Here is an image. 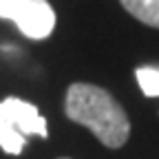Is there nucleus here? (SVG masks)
Returning a JSON list of instances; mask_svg holds the SVG:
<instances>
[{
	"label": "nucleus",
	"instance_id": "nucleus-7",
	"mask_svg": "<svg viewBox=\"0 0 159 159\" xmlns=\"http://www.w3.org/2000/svg\"><path fill=\"white\" fill-rule=\"evenodd\" d=\"M60 159H69V157H60Z\"/></svg>",
	"mask_w": 159,
	"mask_h": 159
},
{
	"label": "nucleus",
	"instance_id": "nucleus-2",
	"mask_svg": "<svg viewBox=\"0 0 159 159\" xmlns=\"http://www.w3.org/2000/svg\"><path fill=\"white\" fill-rule=\"evenodd\" d=\"M0 18L13 22L29 40H44L55 29V11L47 0H0Z\"/></svg>",
	"mask_w": 159,
	"mask_h": 159
},
{
	"label": "nucleus",
	"instance_id": "nucleus-4",
	"mask_svg": "<svg viewBox=\"0 0 159 159\" xmlns=\"http://www.w3.org/2000/svg\"><path fill=\"white\" fill-rule=\"evenodd\" d=\"M119 2L139 22L159 29V0H119Z\"/></svg>",
	"mask_w": 159,
	"mask_h": 159
},
{
	"label": "nucleus",
	"instance_id": "nucleus-6",
	"mask_svg": "<svg viewBox=\"0 0 159 159\" xmlns=\"http://www.w3.org/2000/svg\"><path fill=\"white\" fill-rule=\"evenodd\" d=\"M135 75H137V82L142 86L144 95L159 97V66H139Z\"/></svg>",
	"mask_w": 159,
	"mask_h": 159
},
{
	"label": "nucleus",
	"instance_id": "nucleus-3",
	"mask_svg": "<svg viewBox=\"0 0 159 159\" xmlns=\"http://www.w3.org/2000/svg\"><path fill=\"white\" fill-rule=\"evenodd\" d=\"M0 119L11 128H16L20 135H38V137H47V119L40 115L35 104H29L20 97H5L0 102Z\"/></svg>",
	"mask_w": 159,
	"mask_h": 159
},
{
	"label": "nucleus",
	"instance_id": "nucleus-1",
	"mask_svg": "<svg viewBox=\"0 0 159 159\" xmlns=\"http://www.w3.org/2000/svg\"><path fill=\"white\" fill-rule=\"evenodd\" d=\"M64 115L86 126L106 148H122L128 142L130 122L117 99L102 86L75 82L64 97Z\"/></svg>",
	"mask_w": 159,
	"mask_h": 159
},
{
	"label": "nucleus",
	"instance_id": "nucleus-5",
	"mask_svg": "<svg viewBox=\"0 0 159 159\" xmlns=\"http://www.w3.org/2000/svg\"><path fill=\"white\" fill-rule=\"evenodd\" d=\"M25 146H27V137L0 119V148L9 155H20L25 150Z\"/></svg>",
	"mask_w": 159,
	"mask_h": 159
}]
</instances>
